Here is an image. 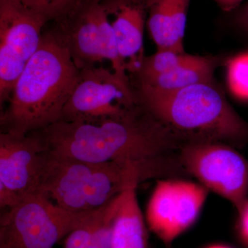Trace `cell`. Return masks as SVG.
Masks as SVG:
<instances>
[{
  "mask_svg": "<svg viewBox=\"0 0 248 248\" xmlns=\"http://www.w3.org/2000/svg\"><path fill=\"white\" fill-rule=\"evenodd\" d=\"M32 133L50 156L93 164L157 159L178 154L190 142L156 120L141 104L125 115L61 120Z\"/></svg>",
  "mask_w": 248,
  "mask_h": 248,
  "instance_id": "obj_1",
  "label": "cell"
},
{
  "mask_svg": "<svg viewBox=\"0 0 248 248\" xmlns=\"http://www.w3.org/2000/svg\"><path fill=\"white\" fill-rule=\"evenodd\" d=\"M79 71L55 31L43 32L1 115L3 131L28 135L61 121Z\"/></svg>",
  "mask_w": 248,
  "mask_h": 248,
  "instance_id": "obj_2",
  "label": "cell"
},
{
  "mask_svg": "<svg viewBox=\"0 0 248 248\" xmlns=\"http://www.w3.org/2000/svg\"><path fill=\"white\" fill-rule=\"evenodd\" d=\"M140 104L156 120L191 141L248 145V123L232 107L215 80L174 91L138 88Z\"/></svg>",
  "mask_w": 248,
  "mask_h": 248,
  "instance_id": "obj_3",
  "label": "cell"
},
{
  "mask_svg": "<svg viewBox=\"0 0 248 248\" xmlns=\"http://www.w3.org/2000/svg\"><path fill=\"white\" fill-rule=\"evenodd\" d=\"M94 212L69 211L39 191L1 215L0 248H53Z\"/></svg>",
  "mask_w": 248,
  "mask_h": 248,
  "instance_id": "obj_4",
  "label": "cell"
},
{
  "mask_svg": "<svg viewBox=\"0 0 248 248\" xmlns=\"http://www.w3.org/2000/svg\"><path fill=\"white\" fill-rule=\"evenodd\" d=\"M189 175L241 210L248 202V161L236 148L215 141L186 143L179 152Z\"/></svg>",
  "mask_w": 248,
  "mask_h": 248,
  "instance_id": "obj_5",
  "label": "cell"
},
{
  "mask_svg": "<svg viewBox=\"0 0 248 248\" xmlns=\"http://www.w3.org/2000/svg\"><path fill=\"white\" fill-rule=\"evenodd\" d=\"M140 105L128 77L112 68L94 66L80 70L62 120H91L125 115Z\"/></svg>",
  "mask_w": 248,
  "mask_h": 248,
  "instance_id": "obj_6",
  "label": "cell"
},
{
  "mask_svg": "<svg viewBox=\"0 0 248 248\" xmlns=\"http://www.w3.org/2000/svg\"><path fill=\"white\" fill-rule=\"evenodd\" d=\"M48 19L18 0H0V104L8 102Z\"/></svg>",
  "mask_w": 248,
  "mask_h": 248,
  "instance_id": "obj_7",
  "label": "cell"
},
{
  "mask_svg": "<svg viewBox=\"0 0 248 248\" xmlns=\"http://www.w3.org/2000/svg\"><path fill=\"white\" fill-rule=\"evenodd\" d=\"M209 190L177 178L158 179L146 209L150 231L169 246L200 216Z\"/></svg>",
  "mask_w": 248,
  "mask_h": 248,
  "instance_id": "obj_8",
  "label": "cell"
},
{
  "mask_svg": "<svg viewBox=\"0 0 248 248\" xmlns=\"http://www.w3.org/2000/svg\"><path fill=\"white\" fill-rule=\"evenodd\" d=\"M103 186L102 164L61 159L46 153L40 192L62 208L76 213L97 210L102 203Z\"/></svg>",
  "mask_w": 248,
  "mask_h": 248,
  "instance_id": "obj_9",
  "label": "cell"
},
{
  "mask_svg": "<svg viewBox=\"0 0 248 248\" xmlns=\"http://www.w3.org/2000/svg\"><path fill=\"white\" fill-rule=\"evenodd\" d=\"M46 153L34 134H0V187L19 202L40 191Z\"/></svg>",
  "mask_w": 248,
  "mask_h": 248,
  "instance_id": "obj_10",
  "label": "cell"
},
{
  "mask_svg": "<svg viewBox=\"0 0 248 248\" xmlns=\"http://www.w3.org/2000/svg\"><path fill=\"white\" fill-rule=\"evenodd\" d=\"M101 1L79 0L66 14L56 19L58 26L53 30L79 70L104 61L99 22Z\"/></svg>",
  "mask_w": 248,
  "mask_h": 248,
  "instance_id": "obj_11",
  "label": "cell"
},
{
  "mask_svg": "<svg viewBox=\"0 0 248 248\" xmlns=\"http://www.w3.org/2000/svg\"><path fill=\"white\" fill-rule=\"evenodd\" d=\"M102 4L113 29L124 68L127 73L136 75L146 58V0H102Z\"/></svg>",
  "mask_w": 248,
  "mask_h": 248,
  "instance_id": "obj_12",
  "label": "cell"
},
{
  "mask_svg": "<svg viewBox=\"0 0 248 248\" xmlns=\"http://www.w3.org/2000/svg\"><path fill=\"white\" fill-rule=\"evenodd\" d=\"M191 0H146L148 30L157 49L184 53L187 11Z\"/></svg>",
  "mask_w": 248,
  "mask_h": 248,
  "instance_id": "obj_13",
  "label": "cell"
},
{
  "mask_svg": "<svg viewBox=\"0 0 248 248\" xmlns=\"http://www.w3.org/2000/svg\"><path fill=\"white\" fill-rule=\"evenodd\" d=\"M137 187L130 186L121 195L112 224L111 248H148L146 223L137 197Z\"/></svg>",
  "mask_w": 248,
  "mask_h": 248,
  "instance_id": "obj_14",
  "label": "cell"
},
{
  "mask_svg": "<svg viewBox=\"0 0 248 248\" xmlns=\"http://www.w3.org/2000/svg\"><path fill=\"white\" fill-rule=\"evenodd\" d=\"M221 62L218 57L190 55L172 70L138 82V88L156 91H174L199 83L215 80L214 74Z\"/></svg>",
  "mask_w": 248,
  "mask_h": 248,
  "instance_id": "obj_15",
  "label": "cell"
},
{
  "mask_svg": "<svg viewBox=\"0 0 248 248\" xmlns=\"http://www.w3.org/2000/svg\"><path fill=\"white\" fill-rule=\"evenodd\" d=\"M190 55L171 49H157L156 53L143 60L141 68L135 75L138 82L171 71L185 62Z\"/></svg>",
  "mask_w": 248,
  "mask_h": 248,
  "instance_id": "obj_16",
  "label": "cell"
},
{
  "mask_svg": "<svg viewBox=\"0 0 248 248\" xmlns=\"http://www.w3.org/2000/svg\"><path fill=\"white\" fill-rule=\"evenodd\" d=\"M226 80L232 94L248 102V51L238 54L228 62Z\"/></svg>",
  "mask_w": 248,
  "mask_h": 248,
  "instance_id": "obj_17",
  "label": "cell"
},
{
  "mask_svg": "<svg viewBox=\"0 0 248 248\" xmlns=\"http://www.w3.org/2000/svg\"><path fill=\"white\" fill-rule=\"evenodd\" d=\"M107 205L94 211L87 220L67 235L63 248H89L93 233L102 219Z\"/></svg>",
  "mask_w": 248,
  "mask_h": 248,
  "instance_id": "obj_18",
  "label": "cell"
},
{
  "mask_svg": "<svg viewBox=\"0 0 248 248\" xmlns=\"http://www.w3.org/2000/svg\"><path fill=\"white\" fill-rule=\"evenodd\" d=\"M121 195L122 193L108 204L102 219L93 233L89 248H111L112 224L120 205Z\"/></svg>",
  "mask_w": 248,
  "mask_h": 248,
  "instance_id": "obj_19",
  "label": "cell"
},
{
  "mask_svg": "<svg viewBox=\"0 0 248 248\" xmlns=\"http://www.w3.org/2000/svg\"><path fill=\"white\" fill-rule=\"evenodd\" d=\"M27 8L50 20H56L71 10L79 0H18Z\"/></svg>",
  "mask_w": 248,
  "mask_h": 248,
  "instance_id": "obj_20",
  "label": "cell"
},
{
  "mask_svg": "<svg viewBox=\"0 0 248 248\" xmlns=\"http://www.w3.org/2000/svg\"><path fill=\"white\" fill-rule=\"evenodd\" d=\"M239 214V232L243 242L248 247V202Z\"/></svg>",
  "mask_w": 248,
  "mask_h": 248,
  "instance_id": "obj_21",
  "label": "cell"
},
{
  "mask_svg": "<svg viewBox=\"0 0 248 248\" xmlns=\"http://www.w3.org/2000/svg\"><path fill=\"white\" fill-rule=\"evenodd\" d=\"M234 22L236 27L248 35V1L238 10L235 16Z\"/></svg>",
  "mask_w": 248,
  "mask_h": 248,
  "instance_id": "obj_22",
  "label": "cell"
},
{
  "mask_svg": "<svg viewBox=\"0 0 248 248\" xmlns=\"http://www.w3.org/2000/svg\"><path fill=\"white\" fill-rule=\"evenodd\" d=\"M225 12H231L240 7L244 0H213Z\"/></svg>",
  "mask_w": 248,
  "mask_h": 248,
  "instance_id": "obj_23",
  "label": "cell"
},
{
  "mask_svg": "<svg viewBox=\"0 0 248 248\" xmlns=\"http://www.w3.org/2000/svg\"><path fill=\"white\" fill-rule=\"evenodd\" d=\"M205 248H231V247H228V246H225V245H221V244H216L213 245V246H208V247Z\"/></svg>",
  "mask_w": 248,
  "mask_h": 248,
  "instance_id": "obj_24",
  "label": "cell"
}]
</instances>
